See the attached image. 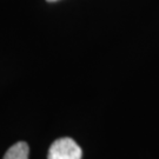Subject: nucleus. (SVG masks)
<instances>
[{"mask_svg": "<svg viewBox=\"0 0 159 159\" xmlns=\"http://www.w3.org/2000/svg\"><path fill=\"white\" fill-rule=\"evenodd\" d=\"M81 148L72 138H59L50 146L47 159H81Z\"/></svg>", "mask_w": 159, "mask_h": 159, "instance_id": "nucleus-1", "label": "nucleus"}, {"mask_svg": "<svg viewBox=\"0 0 159 159\" xmlns=\"http://www.w3.org/2000/svg\"><path fill=\"white\" fill-rule=\"evenodd\" d=\"M30 148L27 143L18 142L6 151L2 159H29Z\"/></svg>", "mask_w": 159, "mask_h": 159, "instance_id": "nucleus-2", "label": "nucleus"}, {"mask_svg": "<svg viewBox=\"0 0 159 159\" xmlns=\"http://www.w3.org/2000/svg\"><path fill=\"white\" fill-rule=\"evenodd\" d=\"M46 1H48V2H54V1H58V0H46Z\"/></svg>", "mask_w": 159, "mask_h": 159, "instance_id": "nucleus-3", "label": "nucleus"}]
</instances>
